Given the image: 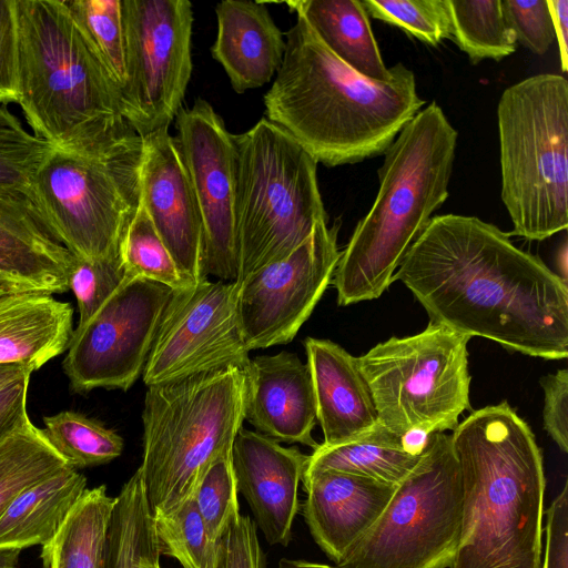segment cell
Segmentation results:
<instances>
[{
	"mask_svg": "<svg viewBox=\"0 0 568 568\" xmlns=\"http://www.w3.org/2000/svg\"><path fill=\"white\" fill-rule=\"evenodd\" d=\"M430 322L544 359L568 356V287L476 216L430 219L394 274Z\"/></svg>",
	"mask_w": 568,
	"mask_h": 568,
	"instance_id": "1",
	"label": "cell"
},
{
	"mask_svg": "<svg viewBox=\"0 0 568 568\" xmlns=\"http://www.w3.org/2000/svg\"><path fill=\"white\" fill-rule=\"evenodd\" d=\"M286 36L277 75L264 95L266 114L317 163L332 168L384 154L426 103L413 71L400 62L388 80L377 81L336 58L302 16Z\"/></svg>",
	"mask_w": 568,
	"mask_h": 568,
	"instance_id": "2",
	"label": "cell"
},
{
	"mask_svg": "<svg viewBox=\"0 0 568 568\" xmlns=\"http://www.w3.org/2000/svg\"><path fill=\"white\" fill-rule=\"evenodd\" d=\"M463 520L449 568H540L546 478L528 424L507 402L453 430Z\"/></svg>",
	"mask_w": 568,
	"mask_h": 568,
	"instance_id": "3",
	"label": "cell"
},
{
	"mask_svg": "<svg viewBox=\"0 0 568 568\" xmlns=\"http://www.w3.org/2000/svg\"><path fill=\"white\" fill-rule=\"evenodd\" d=\"M457 131L433 101L384 153L368 213L341 252L332 284L339 305L378 298L433 213L448 197Z\"/></svg>",
	"mask_w": 568,
	"mask_h": 568,
	"instance_id": "4",
	"label": "cell"
},
{
	"mask_svg": "<svg viewBox=\"0 0 568 568\" xmlns=\"http://www.w3.org/2000/svg\"><path fill=\"white\" fill-rule=\"evenodd\" d=\"M20 105L33 134L75 149L128 128L121 93L64 0H16Z\"/></svg>",
	"mask_w": 568,
	"mask_h": 568,
	"instance_id": "5",
	"label": "cell"
},
{
	"mask_svg": "<svg viewBox=\"0 0 568 568\" xmlns=\"http://www.w3.org/2000/svg\"><path fill=\"white\" fill-rule=\"evenodd\" d=\"M244 397L245 376L236 367L148 387L139 469L152 517L193 497L210 464L232 450Z\"/></svg>",
	"mask_w": 568,
	"mask_h": 568,
	"instance_id": "6",
	"label": "cell"
},
{
	"mask_svg": "<svg viewBox=\"0 0 568 568\" xmlns=\"http://www.w3.org/2000/svg\"><path fill=\"white\" fill-rule=\"evenodd\" d=\"M142 162L143 138L132 128L80 148H54L42 162L33 204L74 257L119 254L141 203Z\"/></svg>",
	"mask_w": 568,
	"mask_h": 568,
	"instance_id": "7",
	"label": "cell"
},
{
	"mask_svg": "<svg viewBox=\"0 0 568 568\" xmlns=\"http://www.w3.org/2000/svg\"><path fill=\"white\" fill-rule=\"evenodd\" d=\"M501 200L513 233L542 241L568 226V82L542 73L508 87L497 105Z\"/></svg>",
	"mask_w": 568,
	"mask_h": 568,
	"instance_id": "8",
	"label": "cell"
},
{
	"mask_svg": "<svg viewBox=\"0 0 568 568\" xmlns=\"http://www.w3.org/2000/svg\"><path fill=\"white\" fill-rule=\"evenodd\" d=\"M233 140L241 282L291 254L327 215L317 162L288 132L262 118Z\"/></svg>",
	"mask_w": 568,
	"mask_h": 568,
	"instance_id": "9",
	"label": "cell"
},
{
	"mask_svg": "<svg viewBox=\"0 0 568 568\" xmlns=\"http://www.w3.org/2000/svg\"><path fill=\"white\" fill-rule=\"evenodd\" d=\"M463 520V486L452 437L432 433L414 469L341 568H449Z\"/></svg>",
	"mask_w": 568,
	"mask_h": 568,
	"instance_id": "10",
	"label": "cell"
},
{
	"mask_svg": "<svg viewBox=\"0 0 568 568\" xmlns=\"http://www.w3.org/2000/svg\"><path fill=\"white\" fill-rule=\"evenodd\" d=\"M469 338L429 322L416 335L390 337L356 357L379 424L402 436L454 430L470 407Z\"/></svg>",
	"mask_w": 568,
	"mask_h": 568,
	"instance_id": "11",
	"label": "cell"
},
{
	"mask_svg": "<svg viewBox=\"0 0 568 568\" xmlns=\"http://www.w3.org/2000/svg\"><path fill=\"white\" fill-rule=\"evenodd\" d=\"M125 83L123 118L142 138L169 128L192 75L189 0H121Z\"/></svg>",
	"mask_w": 568,
	"mask_h": 568,
	"instance_id": "12",
	"label": "cell"
},
{
	"mask_svg": "<svg viewBox=\"0 0 568 568\" xmlns=\"http://www.w3.org/2000/svg\"><path fill=\"white\" fill-rule=\"evenodd\" d=\"M172 293L163 284L126 277L89 321L73 329L62 362L71 388L128 390L143 374Z\"/></svg>",
	"mask_w": 568,
	"mask_h": 568,
	"instance_id": "13",
	"label": "cell"
},
{
	"mask_svg": "<svg viewBox=\"0 0 568 568\" xmlns=\"http://www.w3.org/2000/svg\"><path fill=\"white\" fill-rule=\"evenodd\" d=\"M240 284L204 278L173 291L142 377L149 386L250 365L237 312Z\"/></svg>",
	"mask_w": 568,
	"mask_h": 568,
	"instance_id": "14",
	"label": "cell"
},
{
	"mask_svg": "<svg viewBox=\"0 0 568 568\" xmlns=\"http://www.w3.org/2000/svg\"><path fill=\"white\" fill-rule=\"evenodd\" d=\"M338 229L320 222L286 257L239 282V320L248 351L292 342L311 316L341 256Z\"/></svg>",
	"mask_w": 568,
	"mask_h": 568,
	"instance_id": "15",
	"label": "cell"
},
{
	"mask_svg": "<svg viewBox=\"0 0 568 568\" xmlns=\"http://www.w3.org/2000/svg\"><path fill=\"white\" fill-rule=\"evenodd\" d=\"M178 141L200 210L205 277L235 282L240 263L236 232V152L213 106L196 99L176 114Z\"/></svg>",
	"mask_w": 568,
	"mask_h": 568,
	"instance_id": "16",
	"label": "cell"
},
{
	"mask_svg": "<svg viewBox=\"0 0 568 568\" xmlns=\"http://www.w3.org/2000/svg\"><path fill=\"white\" fill-rule=\"evenodd\" d=\"M141 201L182 276L192 285L204 275V232L176 138L169 128L143 138Z\"/></svg>",
	"mask_w": 568,
	"mask_h": 568,
	"instance_id": "17",
	"label": "cell"
},
{
	"mask_svg": "<svg viewBox=\"0 0 568 568\" xmlns=\"http://www.w3.org/2000/svg\"><path fill=\"white\" fill-rule=\"evenodd\" d=\"M308 455L255 432H237L231 450L237 493L247 501L267 544L288 546L300 510L298 486Z\"/></svg>",
	"mask_w": 568,
	"mask_h": 568,
	"instance_id": "18",
	"label": "cell"
},
{
	"mask_svg": "<svg viewBox=\"0 0 568 568\" xmlns=\"http://www.w3.org/2000/svg\"><path fill=\"white\" fill-rule=\"evenodd\" d=\"M244 420L277 442L315 449L316 402L307 364L287 351L251 358L244 373Z\"/></svg>",
	"mask_w": 568,
	"mask_h": 568,
	"instance_id": "19",
	"label": "cell"
},
{
	"mask_svg": "<svg viewBox=\"0 0 568 568\" xmlns=\"http://www.w3.org/2000/svg\"><path fill=\"white\" fill-rule=\"evenodd\" d=\"M302 484L306 526L335 565L379 518L397 486L337 470L303 474Z\"/></svg>",
	"mask_w": 568,
	"mask_h": 568,
	"instance_id": "20",
	"label": "cell"
},
{
	"mask_svg": "<svg viewBox=\"0 0 568 568\" xmlns=\"http://www.w3.org/2000/svg\"><path fill=\"white\" fill-rule=\"evenodd\" d=\"M73 260L31 200L0 192V281L17 291L61 294Z\"/></svg>",
	"mask_w": 568,
	"mask_h": 568,
	"instance_id": "21",
	"label": "cell"
},
{
	"mask_svg": "<svg viewBox=\"0 0 568 568\" xmlns=\"http://www.w3.org/2000/svg\"><path fill=\"white\" fill-rule=\"evenodd\" d=\"M304 346L323 444L345 443L376 427V409L356 357L329 339L307 337Z\"/></svg>",
	"mask_w": 568,
	"mask_h": 568,
	"instance_id": "22",
	"label": "cell"
},
{
	"mask_svg": "<svg viewBox=\"0 0 568 568\" xmlns=\"http://www.w3.org/2000/svg\"><path fill=\"white\" fill-rule=\"evenodd\" d=\"M217 34L212 57L237 93L260 88L278 70L286 43L261 1L224 0L215 8Z\"/></svg>",
	"mask_w": 568,
	"mask_h": 568,
	"instance_id": "23",
	"label": "cell"
},
{
	"mask_svg": "<svg viewBox=\"0 0 568 568\" xmlns=\"http://www.w3.org/2000/svg\"><path fill=\"white\" fill-rule=\"evenodd\" d=\"M73 307L52 294L13 291L0 296V365L34 372L68 349Z\"/></svg>",
	"mask_w": 568,
	"mask_h": 568,
	"instance_id": "24",
	"label": "cell"
},
{
	"mask_svg": "<svg viewBox=\"0 0 568 568\" xmlns=\"http://www.w3.org/2000/svg\"><path fill=\"white\" fill-rule=\"evenodd\" d=\"M87 489V478L71 466L21 490L0 515V549L48 544Z\"/></svg>",
	"mask_w": 568,
	"mask_h": 568,
	"instance_id": "25",
	"label": "cell"
},
{
	"mask_svg": "<svg viewBox=\"0 0 568 568\" xmlns=\"http://www.w3.org/2000/svg\"><path fill=\"white\" fill-rule=\"evenodd\" d=\"M286 4L351 69L377 81L390 78V68L383 61L361 0H297Z\"/></svg>",
	"mask_w": 568,
	"mask_h": 568,
	"instance_id": "26",
	"label": "cell"
},
{
	"mask_svg": "<svg viewBox=\"0 0 568 568\" xmlns=\"http://www.w3.org/2000/svg\"><path fill=\"white\" fill-rule=\"evenodd\" d=\"M422 455L406 445L404 436L378 424L352 440L318 444L308 455L303 474L337 470L397 485L414 469Z\"/></svg>",
	"mask_w": 568,
	"mask_h": 568,
	"instance_id": "27",
	"label": "cell"
},
{
	"mask_svg": "<svg viewBox=\"0 0 568 568\" xmlns=\"http://www.w3.org/2000/svg\"><path fill=\"white\" fill-rule=\"evenodd\" d=\"M115 500L104 485L87 488L54 537L42 546L43 568H105Z\"/></svg>",
	"mask_w": 568,
	"mask_h": 568,
	"instance_id": "28",
	"label": "cell"
},
{
	"mask_svg": "<svg viewBox=\"0 0 568 568\" xmlns=\"http://www.w3.org/2000/svg\"><path fill=\"white\" fill-rule=\"evenodd\" d=\"M69 466L28 417L0 440V515L28 486Z\"/></svg>",
	"mask_w": 568,
	"mask_h": 568,
	"instance_id": "29",
	"label": "cell"
},
{
	"mask_svg": "<svg viewBox=\"0 0 568 568\" xmlns=\"http://www.w3.org/2000/svg\"><path fill=\"white\" fill-rule=\"evenodd\" d=\"M452 40L473 64L499 61L516 51L517 40L508 27L501 0H447Z\"/></svg>",
	"mask_w": 568,
	"mask_h": 568,
	"instance_id": "30",
	"label": "cell"
},
{
	"mask_svg": "<svg viewBox=\"0 0 568 568\" xmlns=\"http://www.w3.org/2000/svg\"><path fill=\"white\" fill-rule=\"evenodd\" d=\"M43 423L50 444L75 469L103 465L122 454V437L83 414L62 410L43 417Z\"/></svg>",
	"mask_w": 568,
	"mask_h": 568,
	"instance_id": "31",
	"label": "cell"
},
{
	"mask_svg": "<svg viewBox=\"0 0 568 568\" xmlns=\"http://www.w3.org/2000/svg\"><path fill=\"white\" fill-rule=\"evenodd\" d=\"M126 277H142L179 291L191 286L180 273L142 201L120 244Z\"/></svg>",
	"mask_w": 568,
	"mask_h": 568,
	"instance_id": "32",
	"label": "cell"
},
{
	"mask_svg": "<svg viewBox=\"0 0 568 568\" xmlns=\"http://www.w3.org/2000/svg\"><path fill=\"white\" fill-rule=\"evenodd\" d=\"M53 149L51 143L27 131L6 105H0V192L33 203V179Z\"/></svg>",
	"mask_w": 568,
	"mask_h": 568,
	"instance_id": "33",
	"label": "cell"
},
{
	"mask_svg": "<svg viewBox=\"0 0 568 568\" xmlns=\"http://www.w3.org/2000/svg\"><path fill=\"white\" fill-rule=\"evenodd\" d=\"M75 23L120 89L125 83L121 0H64Z\"/></svg>",
	"mask_w": 568,
	"mask_h": 568,
	"instance_id": "34",
	"label": "cell"
},
{
	"mask_svg": "<svg viewBox=\"0 0 568 568\" xmlns=\"http://www.w3.org/2000/svg\"><path fill=\"white\" fill-rule=\"evenodd\" d=\"M152 518L161 556L178 560L182 568H215L217 542L210 539L194 497L170 515Z\"/></svg>",
	"mask_w": 568,
	"mask_h": 568,
	"instance_id": "35",
	"label": "cell"
},
{
	"mask_svg": "<svg viewBox=\"0 0 568 568\" xmlns=\"http://www.w3.org/2000/svg\"><path fill=\"white\" fill-rule=\"evenodd\" d=\"M367 14L436 47L452 39L447 0H361Z\"/></svg>",
	"mask_w": 568,
	"mask_h": 568,
	"instance_id": "36",
	"label": "cell"
},
{
	"mask_svg": "<svg viewBox=\"0 0 568 568\" xmlns=\"http://www.w3.org/2000/svg\"><path fill=\"white\" fill-rule=\"evenodd\" d=\"M193 497L210 539L217 542L232 519L240 514L231 452L220 455L210 464Z\"/></svg>",
	"mask_w": 568,
	"mask_h": 568,
	"instance_id": "37",
	"label": "cell"
},
{
	"mask_svg": "<svg viewBox=\"0 0 568 568\" xmlns=\"http://www.w3.org/2000/svg\"><path fill=\"white\" fill-rule=\"evenodd\" d=\"M125 280L120 252L95 260L74 257L69 273V288L77 300L78 325L89 321Z\"/></svg>",
	"mask_w": 568,
	"mask_h": 568,
	"instance_id": "38",
	"label": "cell"
},
{
	"mask_svg": "<svg viewBox=\"0 0 568 568\" xmlns=\"http://www.w3.org/2000/svg\"><path fill=\"white\" fill-rule=\"evenodd\" d=\"M505 20L517 42L536 54H545L556 40L547 0H501Z\"/></svg>",
	"mask_w": 568,
	"mask_h": 568,
	"instance_id": "39",
	"label": "cell"
},
{
	"mask_svg": "<svg viewBox=\"0 0 568 568\" xmlns=\"http://www.w3.org/2000/svg\"><path fill=\"white\" fill-rule=\"evenodd\" d=\"M215 568H265L256 525L248 516L237 515L217 540Z\"/></svg>",
	"mask_w": 568,
	"mask_h": 568,
	"instance_id": "40",
	"label": "cell"
},
{
	"mask_svg": "<svg viewBox=\"0 0 568 568\" xmlns=\"http://www.w3.org/2000/svg\"><path fill=\"white\" fill-rule=\"evenodd\" d=\"M19 95L18 23L16 0H0V105Z\"/></svg>",
	"mask_w": 568,
	"mask_h": 568,
	"instance_id": "41",
	"label": "cell"
},
{
	"mask_svg": "<svg viewBox=\"0 0 568 568\" xmlns=\"http://www.w3.org/2000/svg\"><path fill=\"white\" fill-rule=\"evenodd\" d=\"M160 556L153 518L141 476L133 504L129 568H161Z\"/></svg>",
	"mask_w": 568,
	"mask_h": 568,
	"instance_id": "42",
	"label": "cell"
},
{
	"mask_svg": "<svg viewBox=\"0 0 568 568\" xmlns=\"http://www.w3.org/2000/svg\"><path fill=\"white\" fill-rule=\"evenodd\" d=\"M545 394L542 419L548 435L564 452H568V369L540 379Z\"/></svg>",
	"mask_w": 568,
	"mask_h": 568,
	"instance_id": "43",
	"label": "cell"
},
{
	"mask_svg": "<svg viewBox=\"0 0 568 568\" xmlns=\"http://www.w3.org/2000/svg\"><path fill=\"white\" fill-rule=\"evenodd\" d=\"M546 549L542 568H568V483L546 510Z\"/></svg>",
	"mask_w": 568,
	"mask_h": 568,
	"instance_id": "44",
	"label": "cell"
},
{
	"mask_svg": "<svg viewBox=\"0 0 568 568\" xmlns=\"http://www.w3.org/2000/svg\"><path fill=\"white\" fill-rule=\"evenodd\" d=\"M30 376H22L0 387V440L29 417L27 398Z\"/></svg>",
	"mask_w": 568,
	"mask_h": 568,
	"instance_id": "45",
	"label": "cell"
},
{
	"mask_svg": "<svg viewBox=\"0 0 568 568\" xmlns=\"http://www.w3.org/2000/svg\"><path fill=\"white\" fill-rule=\"evenodd\" d=\"M551 13L555 37L558 42L561 70H568V0H547Z\"/></svg>",
	"mask_w": 568,
	"mask_h": 568,
	"instance_id": "46",
	"label": "cell"
},
{
	"mask_svg": "<svg viewBox=\"0 0 568 568\" xmlns=\"http://www.w3.org/2000/svg\"><path fill=\"white\" fill-rule=\"evenodd\" d=\"M32 372L20 366L0 365V387Z\"/></svg>",
	"mask_w": 568,
	"mask_h": 568,
	"instance_id": "47",
	"label": "cell"
},
{
	"mask_svg": "<svg viewBox=\"0 0 568 568\" xmlns=\"http://www.w3.org/2000/svg\"><path fill=\"white\" fill-rule=\"evenodd\" d=\"M276 568H341L338 566H331L326 564L313 562L304 559H288L282 558L277 562Z\"/></svg>",
	"mask_w": 568,
	"mask_h": 568,
	"instance_id": "48",
	"label": "cell"
},
{
	"mask_svg": "<svg viewBox=\"0 0 568 568\" xmlns=\"http://www.w3.org/2000/svg\"><path fill=\"white\" fill-rule=\"evenodd\" d=\"M20 550L0 549V568H14Z\"/></svg>",
	"mask_w": 568,
	"mask_h": 568,
	"instance_id": "49",
	"label": "cell"
},
{
	"mask_svg": "<svg viewBox=\"0 0 568 568\" xmlns=\"http://www.w3.org/2000/svg\"><path fill=\"white\" fill-rule=\"evenodd\" d=\"M13 291H16V290H13L12 287L7 285L6 283L0 281V296L4 295L7 293L13 292Z\"/></svg>",
	"mask_w": 568,
	"mask_h": 568,
	"instance_id": "50",
	"label": "cell"
},
{
	"mask_svg": "<svg viewBox=\"0 0 568 568\" xmlns=\"http://www.w3.org/2000/svg\"><path fill=\"white\" fill-rule=\"evenodd\" d=\"M109 568H125L124 566H121V565H116V566H111Z\"/></svg>",
	"mask_w": 568,
	"mask_h": 568,
	"instance_id": "51",
	"label": "cell"
}]
</instances>
